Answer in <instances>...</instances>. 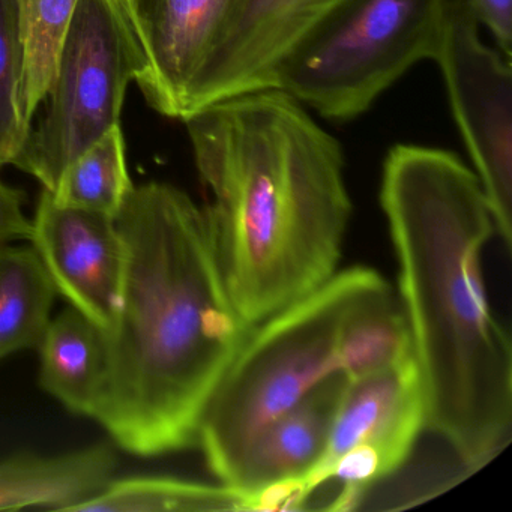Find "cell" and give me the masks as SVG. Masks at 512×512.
Masks as SVG:
<instances>
[{
  "label": "cell",
  "mask_w": 512,
  "mask_h": 512,
  "mask_svg": "<svg viewBox=\"0 0 512 512\" xmlns=\"http://www.w3.org/2000/svg\"><path fill=\"white\" fill-rule=\"evenodd\" d=\"M380 206L398 263L424 398L425 428L467 472L511 442L512 347L485 290L482 254L496 235L478 176L454 152L397 145L386 155Z\"/></svg>",
  "instance_id": "obj_1"
},
{
  "label": "cell",
  "mask_w": 512,
  "mask_h": 512,
  "mask_svg": "<svg viewBox=\"0 0 512 512\" xmlns=\"http://www.w3.org/2000/svg\"><path fill=\"white\" fill-rule=\"evenodd\" d=\"M116 223L124 275L94 419L128 454L185 451L254 325L227 290L205 208L185 191L134 185Z\"/></svg>",
  "instance_id": "obj_2"
},
{
  "label": "cell",
  "mask_w": 512,
  "mask_h": 512,
  "mask_svg": "<svg viewBox=\"0 0 512 512\" xmlns=\"http://www.w3.org/2000/svg\"><path fill=\"white\" fill-rule=\"evenodd\" d=\"M227 290L251 325L334 277L352 217L343 148L280 89L185 118Z\"/></svg>",
  "instance_id": "obj_3"
},
{
  "label": "cell",
  "mask_w": 512,
  "mask_h": 512,
  "mask_svg": "<svg viewBox=\"0 0 512 512\" xmlns=\"http://www.w3.org/2000/svg\"><path fill=\"white\" fill-rule=\"evenodd\" d=\"M395 299L383 275L352 266L254 325L212 395L197 437L221 484H232L245 451L263 428L340 374L338 347L347 326Z\"/></svg>",
  "instance_id": "obj_4"
},
{
  "label": "cell",
  "mask_w": 512,
  "mask_h": 512,
  "mask_svg": "<svg viewBox=\"0 0 512 512\" xmlns=\"http://www.w3.org/2000/svg\"><path fill=\"white\" fill-rule=\"evenodd\" d=\"M448 0H344L284 62L275 88L349 122L413 65L433 61Z\"/></svg>",
  "instance_id": "obj_5"
},
{
  "label": "cell",
  "mask_w": 512,
  "mask_h": 512,
  "mask_svg": "<svg viewBox=\"0 0 512 512\" xmlns=\"http://www.w3.org/2000/svg\"><path fill=\"white\" fill-rule=\"evenodd\" d=\"M143 70L145 56L124 0H79L46 110L13 166L55 191L65 169L121 125L128 85Z\"/></svg>",
  "instance_id": "obj_6"
},
{
  "label": "cell",
  "mask_w": 512,
  "mask_h": 512,
  "mask_svg": "<svg viewBox=\"0 0 512 512\" xmlns=\"http://www.w3.org/2000/svg\"><path fill=\"white\" fill-rule=\"evenodd\" d=\"M481 38L464 0H448L433 61L452 116L493 211L496 235L512 247V71Z\"/></svg>",
  "instance_id": "obj_7"
},
{
  "label": "cell",
  "mask_w": 512,
  "mask_h": 512,
  "mask_svg": "<svg viewBox=\"0 0 512 512\" xmlns=\"http://www.w3.org/2000/svg\"><path fill=\"white\" fill-rule=\"evenodd\" d=\"M344 0H242L191 91L187 118L226 98L274 89L284 62Z\"/></svg>",
  "instance_id": "obj_8"
},
{
  "label": "cell",
  "mask_w": 512,
  "mask_h": 512,
  "mask_svg": "<svg viewBox=\"0 0 512 512\" xmlns=\"http://www.w3.org/2000/svg\"><path fill=\"white\" fill-rule=\"evenodd\" d=\"M29 242L58 295L98 328L109 331L125 262L124 239L116 218L61 205L43 190Z\"/></svg>",
  "instance_id": "obj_9"
},
{
  "label": "cell",
  "mask_w": 512,
  "mask_h": 512,
  "mask_svg": "<svg viewBox=\"0 0 512 512\" xmlns=\"http://www.w3.org/2000/svg\"><path fill=\"white\" fill-rule=\"evenodd\" d=\"M241 2L124 0L145 56L137 85L152 109L167 118H187L194 83Z\"/></svg>",
  "instance_id": "obj_10"
},
{
  "label": "cell",
  "mask_w": 512,
  "mask_h": 512,
  "mask_svg": "<svg viewBox=\"0 0 512 512\" xmlns=\"http://www.w3.org/2000/svg\"><path fill=\"white\" fill-rule=\"evenodd\" d=\"M424 428V398L412 355L388 370L346 380L325 452L299 481L305 497L323 485V475L332 461L353 446H373L382 455L389 475L397 472L412 455Z\"/></svg>",
  "instance_id": "obj_11"
},
{
  "label": "cell",
  "mask_w": 512,
  "mask_h": 512,
  "mask_svg": "<svg viewBox=\"0 0 512 512\" xmlns=\"http://www.w3.org/2000/svg\"><path fill=\"white\" fill-rule=\"evenodd\" d=\"M344 385L341 374L329 377L254 437L229 485L251 497V511L260 491L301 481L319 463Z\"/></svg>",
  "instance_id": "obj_12"
},
{
  "label": "cell",
  "mask_w": 512,
  "mask_h": 512,
  "mask_svg": "<svg viewBox=\"0 0 512 512\" xmlns=\"http://www.w3.org/2000/svg\"><path fill=\"white\" fill-rule=\"evenodd\" d=\"M118 454L101 442L65 454L32 452L0 460V511L25 508L71 512L116 476Z\"/></svg>",
  "instance_id": "obj_13"
},
{
  "label": "cell",
  "mask_w": 512,
  "mask_h": 512,
  "mask_svg": "<svg viewBox=\"0 0 512 512\" xmlns=\"http://www.w3.org/2000/svg\"><path fill=\"white\" fill-rule=\"evenodd\" d=\"M35 350L41 389L73 415L94 419L106 385V332L68 307L52 319Z\"/></svg>",
  "instance_id": "obj_14"
},
{
  "label": "cell",
  "mask_w": 512,
  "mask_h": 512,
  "mask_svg": "<svg viewBox=\"0 0 512 512\" xmlns=\"http://www.w3.org/2000/svg\"><path fill=\"white\" fill-rule=\"evenodd\" d=\"M56 296L32 245L0 244V361L37 349L52 322Z\"/></svg>",
  "instance_id": "obj_15"
},
{
  "label": "cell",
  "mask_w": 512,
  "mask_h": 512,
  "mask_svg": "<svg viewBox=\"0 0 512 512\" xmlns=\"http://www.w3.org/2000/svg\"><path fill=\"white\" fill-rule=\"evenodd\" d=\"M251 497L226 484L172 476L113 478L101 493L71 512L251 511Z\"/></svg>",
  "instance_id": "obj_16"
},
{
  "label": "cell",
  "mask_w": 512,
  "mask_h": 512,
  "mask_svg": "<svg viewBox=\"0 0 512 512\" xmlns=\"http://www.w3.org/2000/svg\"><path fill=\"white\" fill-rule=\"evenodd\" d=\"M77 2L79 0H16L23 59L20 112L29 127L34 125L38 107L44 103L52 85Z\"/></svg>",
  "instance_id": "obj_17"
},
{
  "label": "cell",
  "mask_w": 512,
  "mask_h": 512,
  "mask_svg": "<svg viewBox=\"0 0 512 512\" xmlns=\"http://www.w3.org/2000/svg\"><path fill=\"white\" fill-rule=\"evenodd\" d=\"M133 188L118 125L80 154L49 193L61 205L116 218Z\"/></svg>",
  "instance_id": "obj_18"
},
{
  "label": "cell",
  "mask_w": 512,
  "mask_h": 512,
  "mask_svg": "<svg viewBox=\"0 0 512 512\" xmlns=\"http://www.w3.org/2000/svg\"><path fill=\"white\" fill-rule=\"evenodd\" d=\"M412 355L409 328L398 299L356 317L338 347V373L358 380L388 370Z\"/></svg>",
  "instance_id": "obj_19"
},
{
  "label": "cell",
  "mask_w": 512,
  "mask_h": 512,
  "mask_svg": "<svg viewBox=\"0 0 512 512\" xmlns=\"http://www.w3.org/2000/svg\"><path fill=\"white\" fill-rule=\"evenodd\" d=\"M22 62L16 0H0V170L13 166L31 131L20 112Z\"/></svg>",
  "instance_id": "obj_20"
},
{
  "label": "cell",
  "mask_w": 512,
  "mask_h": 512,
  "mask_svg": "<svg viewBox=\"0 0 512 512\" xmlns=\"http://www.w3.org/2000/svg\"><path fill=\"white\" fill-rule=\"evenodd\" d=\"M32 218L25 212V193L0 181V244L29 241Z\"/></svg>",
  "instance_id": "obj_21"
},
{
  "label": "cell",
  "mask_w": 512,
  "mask_h": 512,
  "mask_svg": "<svg viewBox=\"0 0 512 512\" xmlns=\"http://www.w3.org/2000/svg\"><path fill=\"white\" fill-rule=\"evenodd\" d=\"M479 25L490 31L500 52L511 59L512 0H464Z\"/></svg>",
  "instance_id": "obj_22"
}]
</instances>
